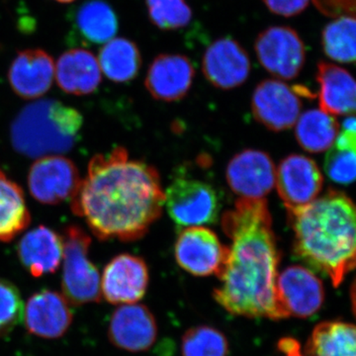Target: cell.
Listing matches in <instances>:
<instances>
[{
    "mask_svg": "<svg viewBox=\"0 0 356 356\" xmlns=\"http://www.w3.org/2000/svg\"><path fill=\"white\" fill-rule=\"evenodd\" d=\"M321 110L331 115H353L355 111V81L348 70L329 63L318 64Z\"/></svg>",
    "mask_w": 356,
    "mask_h": 356,
    "instance_id": "22",
    "label": "cell"
},
{
    "mask_svg": "<svg viewBox=\"0 0 356 356\" xmlns=\"http://www.w3.org/2000/svg\"><path fill=\"white\" fill-rule=\"evenodd\" d=\"M323 175L317 163L302 154H290L276 172V186L288 211L313 202L323 187Z\"/></svg>",
    "mask_w": 356,
    "mask_h": 356,
    "instance_id": "12",
    "label": "cell"
},
{
    "mask_svg": "<svg viewBox=\"0 0 356 356\" xmlns=\"http://www.w3.org/2000/svg\"><path fill=\"white\" fill-rule=\"evenodd\" d=\"M24 304L18 288L10 281L0 280V337L8 336L20 324Z\"/></svg>",
    "mask_w": 356,
    "mask_h": 356,
    "instance_id": "31",
    "label": "cell"
},
{
    "mask_svg": "<svg viewBox=\"0 0 356 356\" xmlns=\"http://www.w3.org/2000/svg\"><path fill=\"white\" fill-rule=\"evenodd\" d=\"M322 44L325 55L334 62L353 64L355 62V16H341L325 26Z\"/></svg>",
    "mask_w": 356,
    "mask_h": 356,
    "instance_id": "28",
    "label": "cell"
},
{
    "mask_svg": "<svg viewBox=\"0 0 356 356\" xmlns=\"http://www.w3.org/2000/svg\"><path fill=\"white\" fill-rule=\"evenodd\" d=\"M165 201L156 168L132 161L127 149L117 147L89 161L70 208L98 240L133 242L161 216Z\"/></svg>",
    "mask_w": 356,
    "mask_h": 356,
    "instance_id": "1",
    "label": "cell"
},
{
    "mask_svg": "<svg viewBox=\"0 0 356 356\" xmlns=\"http://www.w3.org/2000/svg\"><path fill=\"white\" fill-rule=\"evenodd\" d=\"M252 109L254 118L264 127L280 132L296 124L302 102L296 89L280 79H266L254 89Z\"/></svg>",
    "mask_w": 356,
    "mask_h": 356,
    "instance_id": "10",
    "label": "cell"
},
{
    "mask_svg": "<svg viewBox=\"0 0 356 356\" xmlns=\"http://www.w3.org/2000/svg\"><path fill=\"white\" fill-rule=\"evenodd\" d=\"M267 8L283 17H292L303 13L310 0H264Z\"/></svg>",
    "mask_w": 356,
    "mask_h": 356,
    "instance_id": "33",
    "label": "cell"
},
{
    "mask_svg": "<svg viewBox=\"0 0 356 356\" xmlns=\"http://www.w3.org/2000/svg\"><path fill=\"white\" fill-rule=\"evenodd\" d=\"M254 49L262 67L280 79H295L305 65V44L290 27L267 28L257 36Z\"/></svg>",
    "mask_w": 356,
    "mask_h": 356,
    "instance_id": "7",
    "label": "cell"
},
{
    "mask_svg": "<svg viewBox=\"0 0 356 356\" xmlns=\"http://www.w3.org/2000/svg\"><path fill=\"white\" fill-rule=\"evenodd\" d=\"M182 356H228L226 336L210 325L187 330L181 339Z\"/></svg>",
    "mask_w": 356,
    "mask_h": 356,
    "instance_id": "29",
    "label": "cell"
},
{
    "mask_svg": "<svg viewBox=\"0 0 356 356\" xmlns=\"http://www.w3.org/2000/svg\"><path fill=\"white\" fill-rule=\"evenodd\" d=\"M152 23L161 30H177L191 23L192 10L185 0H146Z\"/></svg>",
    "mask_w": 356,
    "mask_h": 356,
    "instance_id": "30",
    "label": "cell"
},
{
    "mask_svg": "<svg viewBox=\"0 0 356 356\" xmlns=\"http://www.w3.org/2000/svg\"><path fill=\"white\" fill-rule=\"evenodd\" d=\"M222 227L232 243L217 274V303L241 317L286 318L277 298L280 252L266 201L240 199L225 213Z\"/></svg>",
    "mask_w": 356,
    "mask_h": 356,
    "instance_id": "2",
    "label": "cell"
},
{
    "mask_svg": "<svg viewBox=\"0 0 356 356\" xmlns=\"http://www.w3.org/2000/svg\"><path fill=\"white\" fill-rule=\"evenodd\" d=\"M149 285V269L136 255H117L102 274V295L113 305L135 304L144 298Z\"/></svg>",
    "mask_w": 356,
    "mask_h": 356,
    "instance_id": "13",
    "label": "cell"
},
{
    "mask_svg": "<svg viewBox=\"0 0 356 356\" xmlns=\"http://www.w3.org/2000/svg\"><path fill=\"white\" fill-rule=\"evenodd\" d=\"M343 130L350 131V132H355V118L353 115H348V118L343 122Z\"/></svg>",
    "mask_w": 356,
    "mask_h": 356,
    "instance_id": "35",
    "label": "cell"
},
{
    "mask_svg": "<svg viewBox=\"0 0 356 356\" xmlns=\"http://www.w3.org/2000/svg\"><path fill=\"white\" fill-rule=\"evenodd\" d=\"M81 181L74 161L62 154L37 159L28 173L30 193L44 205H58L72 200Z\"/></svg>",
    "mask_w": 356,
    "mask_h": 356,
    "instance_id": "8",
    "label": "cell"
},
{
    "mask_svg": "<svg viewBox=\"0 0 356 356\" xmlns=\"http://www.w3.org/2000/svg\"><path fill=\"white\" fill-rule=\"evenodd\" d=\"M77 31L91 44H105L115 38L118 18L104 0H88L79 7L76 15Z\"/></svg>",
    "mask_w": 356,
    "mask_h": 356,
    "instance_id": "26",
    "label": "cell"
},
{
    "mask_svg": "<svg viewBox=\"0 0 356 356\" xmlns=\"http://www.w3.org/2000/svg\"><path fill=\"white\" fill-rule=\"evenodd\" d=\"M64 270L62 289L65 298L76 306L97 303L102 300L99 271L89 259L91 238L79 227L65 229Z\"/></svg>",
    "mask_w": 356,
    "mask_h": 356,
    "instance_id": "5",
    "label": "cell"
},
{
    "mask_svg": "<svg viewBox=\"0 0 356 356\" xmlns=\"http://www.w3.org/2000/svg\"><path fill=\"white\" fill-rule=\"evenodd\" d=\"M295 126V135L300 146L313 154L329 149L339 132L336 118L318 109L308 110L302 114Z\"/></svg>",
    "mask_w": 356,
    "mask_h": 356,
    "instance_id": "27",
    "label": "cell"
},
{
    "mask_svg": "<svg viewBox=\"0 0 356 356\" xmlns=\"http://www.w3.org/2000/svg\"><path fill=\"white\" fill-rule=\"evenodd\" d=\"M202 70L204 76L215 88H236L250 76V57L235 40L218 39L206 50Z\"/></svg>",
    "mask_w": 356,
    "mask_h": 356,
    "instance_id": "17",
    "label": "cell"
},
{
    "mask_svg": "<svg viewBox=\"0 0 356 356\" xmlns=\"http://www.w3.org/2000/svg\"><path fill=\"white\" fill-rule=\"evenodd\" d=\"M304 356H356L355 325L343 321L320 323L307 341Z\"/></svg>",
    "mask_w": 356,
    "mask_h": 356,
    "instance_id": "23",
    "label": "cell"
},
{
    "mask_svg": "<svg viewBox=\"0 0 356 356\" xmlns=\"http://www.w3.org/2000/svg\"><path fill=\"white\" fill-rule=\"evenodd\" d=\"M193 79L194 67L188 58L163 54L149 65L145 86L156 100L173 102L182 99L188 93Z\"/></svg>",
    "mask_w": 356,
    "mask_h": 356,
    "instance_id": "19",
    "label": "cell"
},
{
    "mask_svg": "<svg viewBox=\"0 0 356 356\" xmlns=\"http://www.w3.org/2000/svg\"><path fill=\"white\" fill-rule=\"evenodd\" d=\"M177 264L194 276L219 273L227 257L224 247L214 232L204 227H188L178 236L175 248Z\"/></svg>",
    "mask_w": 356,
    "mask_h": 356,
    "instance_id": "9",
    "label": "cell"
},
{
    "mask_svg": "<svg viewBox=\"0 0 356 356\" xmlns=\"http://www.w3.org/2000/svg\"><path fill=\"white\" fill-rule=\"evenodd\" d=\"M79 110L55 99H41L26 105L10 126L13 149L22 156L40 159L70 152L83 127Z\"/></svg>",
    "mask_w": 356,
    "mask_h": 356,
    "instance_id": "4",
    "label": "cell"
},
{
    "mask_svg": "<svg viewBox=\"0 0 356 356\" xmlns=\"http://www.w3.org/2000/svg\"><path fill=\"white\" fill-rule=\"evenodd\" d=\"M55 1L60 2V3H72L76 0H55Z\"/></svg>",
    "mask_w": 356,
    "mask_h": 356,
    "instance_id": "36",
    "label": "cell"
},
{
    "mask_svg": "<svg viewBox=\"0 0 356 356\" xmlns=\"http://www.w3.org/2000/svg\"><path fill=\"white\" fill-rule=\"evenodd\" d=\"M55 79V62L41 49L21 51L8 70V81L23 99H37L46 95Z\"/></svg>",
    "mask_w": 356,
    "mask_h": 356,
    "instance_id": "18",
    "label": "cell"
},
{
    "mask_svg": "<svg viewBox=\"0 0 356 356\" xmlns=\"http://www.w3.org/2000/svg\"><path fill=\"white\" fill-rule=\"evenodd\" d=\"M102 70L97 58L86 49L65 51L55 64L58 88L69 95H91L102 83Z\"/></svg>",
    "mask_w": 356,
    "mask_h": 356,
    "instance_id": "21",
    "label": "cell"
},
{
    "mask_svg": "<svg viewBox=\"0 0 356 356\" xmlns=\"http://www.w3.org/2000/svg\"><path fill=\"white\" fill-rule=\"evenodd\" d=\"M64 254L63 238L48 227L39 226L26 233L17 245L18 259L33 277L55 273Z\"/></svg>",
    "mask_w": 356,
    "mask_h": 356,
    "instance_id": "20",
    "label": "cell"
},
{
    "mask_svg": "<svg viewBox=\"0 0 356 356\" xmlns=\"http://www.w3.org/2000/svg\"><path fill=\"white\" fill-rule=\"evenodd\" d=\"M355 149L334 146L325 156V170L337 184H353L355 178Z\"/></svg>",
    "mask_w": 356,
    "mask_h": 356,
    "instance_id": "32",
    "label": "cell"
},
{
    "mask_svg": "<svg viewBox=\"0 0 356 356\" xmlns=\"http://www.w3.org/2000/svg\"><path fill=\"white\" fill-rule=\"evenodd\" d=\"M277 298L285 317L306 318L317 313L325 301L322 281L301 266L287 267L278 274Z\"/></svg>",
    "mask_w": 356,
    "mask_h": 356,
    "instance_id": "11",
    "label": "cell"
},
{
    "mask_svg": "<svg viewBox=\"0 0 356 356\" xmlns=\"http://www.w3.org/2000/svg\"><path fill=\"white\" fill-rule=\"evenodd\" d=\"M168 214L178 228L215 224L220 204L214 187L193 178H177L165 194Z\"/></svg>",
    "mask_w": 356,
    "mask_h": 356,
    "instance_id": "6",
    "label": "cell"
},
{
    "mask_svg": "<svg viewBox=\"0 0 356 356\" xmlns=\"http://www.w3.org/2000/svg\"><path fill=\"white\" fill-rule=\"evenodd\" d=\"M30 222L22 188L0 170V242H11Z\"/></svg>",
    "mask_w": 356,
    "mask_h": 356,
    "instance_id": "25",
    "label": "cell"
},
{
    "mask_svg": "<svg viewBox=\"0 0 356 356\" xmlns=\"http://www.w3.org/2000/svg\"><path fill=\"white\" fill-rule=\"evenodd\" d=\"M226 177L232 191L241 198L261 199L275 184V165L264 152L245 149L229 161Z\"/></svg>",
    "mask_w": 356,
    "mask_h": 356,
    "instance_id": "14",
    "label": "cell"
},
{
    "mask_svg": "<svg viewBox=\"0 0 356 356\" xmlns=\"http://www.w3.org/2000/svg\"><path fill=\"white\" fill-rule=\"evenodd\" d=\"M277 348L283 356H304L299 341L294 337H282L278 341Z\"/></svg>",
    "mask_w": 356,
    "mask_h": 356,
    "instance_id": "34",
    "label": "cell"
},
{
    "mask_svg": "<svg viewBox=\"0 0 356 356\" xmlns=\"http://www.w3.org/2000/svg\"><path fill=\"white\" fill-rule=\"evenodd\" d=\"M288 219L295 254L339 286L355 267V208L351 199L330 189L308 205L288 211Z\"/></svg>",
    "mask_w": 356,
    "mask_h": 356,
    "instance_id": "3",
    "label": "cell"
},
{
    "mask_svg": "<svg viewBox=\"0 0 356 356\" xmlns=\"http://www.w3.org/2000/svg\"><path fill=\"white\" fill-rule=\"evenodd\" d=\"M97 60L104 76L119 83L135 79L142 65L139 48L126 38H113L103 44Z\"/></svg>",
    "mask_w": 356,
    "mask_h": 356,
    "instance_id": "24",
    "label": "cell"
},
{
    "mask_svg": "<svg viewBox=\"0 0 356 356\" xmlns=\"http://www.w3.org/2000/svg\"><path fill=\"white\" fill-rule=\"evenodd\" d=\"M108 337L114 346L129 353L149 350L158 337L156 318L142 304L120 305L110 318Z\"/></svg>",
    "mask_w": 356,
    "mask_h": 356,
    "instance_id": "15",
    "label": "cell"
},
{
    "mask_svg": "<svg viewBox=\"0 0 356 356\" xmlns=\"http://www.w3.org/2000/svg\"><path fill=\"white\" fill-rule=\"evenodd\" d=\"M23 318L29 334L42 339H56L69 331L74 314L64 295L41 290L28 299Z\"/></svg>",
    "mask_w": 356,
    "mask_h": 356,
    "instance_id": "16",
    "label": "cell"
}]
</instances>
